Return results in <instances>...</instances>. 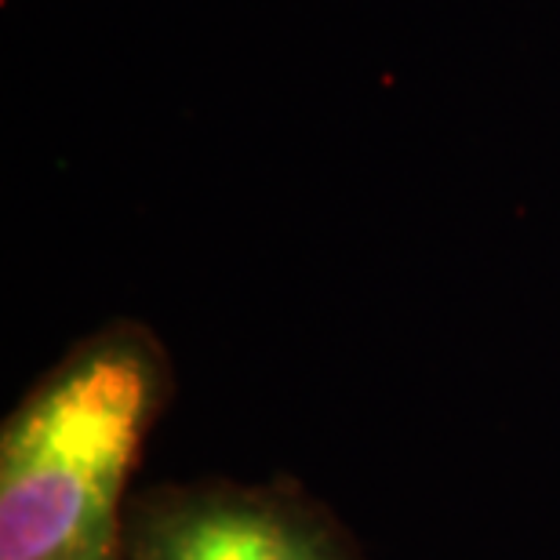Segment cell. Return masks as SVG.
<instances>
[{
  "label": "cell",
  "instance_id": "cell-2",
  "mask_svg": "<svg viewBox=\"0 0 560 560\" xmlns=\"http://www.w3.org/2000/svg\"><path fill=\"white\" fill-rule=\"evenodd\" d=\"M120 560H364L328 510L288 485L150 488L128 506Z\"/></svg>",
  "mask_w": 560,
  "mask_h": 560
},
{
  "label": "cell",
  "instance_id": "cell-1",
  "mask_svg": "<svg viewBox=\"0 0 560 560\" xmlns=\"http://www.w3.org/2000/svg\"><path fill=\"white\" fill-rule=\"evenodd\" d=\"M172 383L136 320L92 331L33 383L0 430V560H120L128 480Z\"/></svg>",
  "mask_w": 560,
  "mask_h": 560
}]
</instances>
